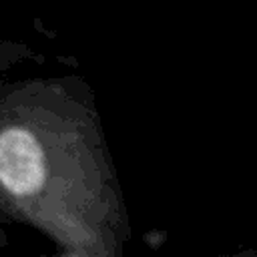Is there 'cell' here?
I'll return each instance as SVG.
<instances>
[{
  "mask_svg": "<svg viewBox=\"0 0 257 257\" xmlns=\"http://www.w3.org/2000/svg\"><path fill=\"white\" fill-rule=\"evenodd\" d=\"M0 213L60 257H122L131 221L96 96L80 76L0 82Z\"/></svg>",
  "mask_w": 257,
  "mask_h": 257,
  "instance_id": "cell-1",
  "label": "cell"
},
{
  "mask_svg": "<svg viewBox=\"0 0 257 257\" xmlns=\"http://www.w3.org/2000/svg\"><path fill=\"white\" fill-rule=\"evenodd\" d=\"M38 52L34 50V46L26 44V42H16V40H0V78L22 66V62H30V60H38Z\"/></svg>",
  "mask_w": 257,
  "mask_h": 257,
  "instance_id": "cell-2",
  "label": "cell"
},
{
  "mask_svg": "<svg viewBox=\"0 0 257 257\" xmlns=\"http://www.w3.org/2000/svg\"><path fill=\"white\" fill-rule=\"evenodd\" d=\"M6 243H8V237H6L4 229L0 227V249H2V247H6Z\"/></svg>",
  "mask_w": 257,
  "mask_h": 257,
  "instance_id": "cell-3",
  "label": "cell"
}]
</instances>
